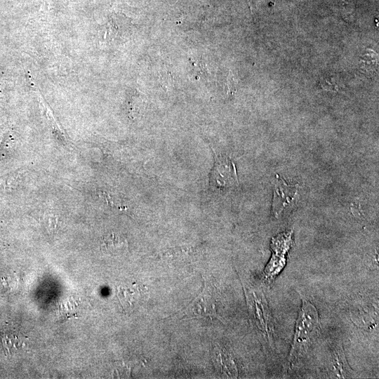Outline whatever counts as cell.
Instances as JSON below:
<instances>
[{"mask_svg":"<svg viewBox=\"0 0 379 379\" xmlns=\"http://www.w3.org/2000/svg\"><path fill=\"white\" fill-rule=\"evenodd\" d=\"M210 184L218 190L227 189L239 185L235 165L228 157L215 154Z\"/></svg>","mask_w":379,"mask_h":379,"instance_id":"2","label":"cell"},{"mask_svg":"<svg viewBox=\"0 0 379 379\" xmlns=\"http://www.w3.org/2000/svg\"><path fill=\"white\" fill-rule=\"evenodd\" d=\"M298 199V185H289L283 179L277 178L272 205L274 215L278 217L284 211L291 209Z\"/></svg>","mask_w":379,"mask_h":379,"instance_id":"4","label":"cell"},{"mask_svg":"<svg viewBox=\"0 0 379 379\" xmlns=\"http://www.w3.org/2000/svg\"><path fill=\"white\" fill-rule=\"evenodd\" d=\"M1 339L4 350L8 354H13L26 347L27 338L21 333L11 331L1 333Z\"/></svg>","mask_w":379,"mask_h":379,"instance_id":"7","label":"cell"},{"mask_svg":"<svg viewBox=\"0 0 379 379\" xmlns=\"http://www.w3.org/2000/svg\"><path fill=\"white\" fill-rule=\"evenodd\" d=\"M227 87L228 92L231 94L234 93L236 91V82L231 72L227 77Z\"/></svg>","mask_w":379,"mask_h":379,"instance_id":"9","label":"cell"},{"mask_svg":"<svg viewBox=\"0 0 379 379\" xmlns=\"http://www.w3.org/2000/svg\"><path fill=\"white\" fill-rule=\"evenodd\" d=\"M147 295L146 288L139 283L120 285L117 289V296L123 308L132 312L145 302Z\"/></svg>","mask_w":379,"mask_h":379,"instance_id":"5","label":"cell"},{"mask_svg":"<svg viewBox=\"0 0 379 379\" xmlns=\"http://www.w3.org/2000/svg\"><path fill=\"white\" fill-rule=\"evenodd\" d=\"M219 354L220 365L223 371L227 375L236 377L237 375V371L234 360L231 358L230 354L224 350L220 351Z\"/></svg>","mask_w":379,"mask_h":379,"instance_id":"8","label":"cell"},{"mask_svg":"<svg viewBox=\"0 0 379 379\" xmlns=\"http://www.w3.org/2000/svg\"><path fill=\"white\" fill-rule=\"evenodd\" d=\"M182 314L194 318H218L216 301L206 281H204L201 292L189 304Z\"/></svg>","mask_w":379,"mask_h":379,"instance_id":"3","label":"cell"},{"mask_svg":"<svg viewBox=\"0 0 379 379\" xmlns=\"http://www.w3.org/2000/svg\"><path fill=\"white\" fill-rule=\"evenodd\" d=\"M319 325V314L316 307L303 299L297 319L294 338L290 352L291 364L300 357L307 350Z\"/></svg>","mask_w":379,"mask_h":379,"instance_id":"1","label":"cell"},{"mask_svg":"<svg viewBox=\"0 0 379 379\" xmlns=\"http://www.w3.org/2000/svg\"><path fill=\"white\" fill-rule=\"evenodd\" d=\"M128 241L126 239L115 232H110L100 240V250L107 255L117 256L126 253L128 250Z\"/></svg>","mask_w":379,"mask_h":379,"instance_id":"6","label":"cell"}]
</instances>
